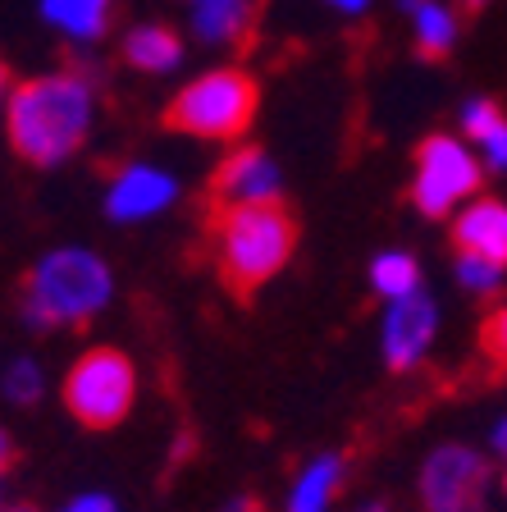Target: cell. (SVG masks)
I'll list each match as a JSON object with an SVG mask.
<instances>
[{
	"label": "cell",
	"mask_w": 507,
	"mask_h": 512,
	"mask_svg": "<svg viewBox=\"0 0 507 512\" xmlns=\"http://www.w3.org/2000/svg\"><path fill=\"white\" fill-rule=\"evenodd\" d=\"M92 83L83 74H42L28 78L10 92L5 106V133L19 160L28 165H60L83 147L87 128H92Z\"/></svg>",
	"instance_id": "6da1fadb"
},
{
	"label": "cell",
	"mask_w": 507,
	"mask_h": 512,
	"mask_svg": "<svg viewBox=\"0 0 507 512\" xmlns=\"http://www.w3.org/2000/svg\"><path fill=\"white\" fill-rule=\"evenodd\" d=\"M206 238H211V261L220 284L238 298H252L256 288L270 284L293 261L297 224L279 202L215 206L206 220Z\"/></svg>",
	"instance_id": "7a4b0ae2"
},
{
	"label": "cell",
	"mask_w": 507,
	"mask_h": 512,
	"mask_svg": "<svg viewBox=\"0 0 507 512\" xmlns=\"http://www.w3.org/2000/svg\"><path fill=\"white\" fill-rule=\"evenodd\" d=\"M115 298V275L87 247H55L23 275L19 311L32 330H78L92 325Z\"/></svg>",
	"instance_id": "3957f363"
},
{
	"label": "cell",
	"mask_w": 507,
	"mask_h": 512,
	"mask_svg": "<svg viewBox=\"0 0 507 512\" xmlns=\"http://www.w3.org/2000/svg\"><path fill=\"white\" fill-rule=\"evenodd\" d=\"M503 480L489 448L444 439L416 467V512H498Z\"/></svg>",
	"instance_id": "277c9868"
},
{
	"label": "cell",
	"mask_w": 507,
	"mask_h": 512,
	"mask_svg": "<svg viewBox=\"0 0 507 512\" xmlns=\"http://www.w3.org/2000/svg\"><path fill=\"white\" fill-rule=\"evenodd\" d=\"M256 106H261V87L243 69H211V74L192 78L165 110V128L188 133L206 142H238L252 128Z\"/></svg>",
	"instance_id": "5b68a950"
},
{
	"label": "cell",
	"mask_w": 507,
	"mask_h": 512,
	"mask_svg": "<svg viewBox=\"0 0 507 512\" xmlns=\"http://www.w3.org/2000/svg\"><path fill=\"white\" fill-rule=\"evenodd\" d=\"M60 398L78 426L87 430H115L133 403H138V366L124 348L96 343L78 352L60 380Z\"/></svg>",
	"instance_id": "8992f818"
},
{
	"label": "cell",
	"mask_w": 507,
	"mask_h": 512,
	"mask_svg": "<svg viewBox=\"0 0 507 512\" xmlns=\"http://www.w3.org/2000/svg\"><path fill=\"white\" fill-rule=\"evenodd\" d=\"M480 188V160L448 133H434L416 151V179H412V202L421 215L439 220L453 206H462L471 192Z\"/></svg>",
	"instance_id": "52a82bcc"
},
{
	"label": "cell",
	"mask_w": 507,
	"mask_h": 512,
	"mask_svg": "<svg viewBox=\"0 0 507 512\" xmlns=\"http://www.w3.org/2000/svg\"><path fill=\"white\" fill-rule=\"evenodd\" d=\"M434 339H439V307H434L430 293H407L398 302H384L380 352L389 371H398V375L421 371Z\"/></svg>",
	"instance_id": "ba28073f"
},
{
	"label": "cell",
	"mask_w": 507,
	"mask_h": 512,
	"mask_svg": "<svg viewBox=\"0 0 507 512\" xmlns=\"http://www.w3.org/2000/svg\"><path fill=\"white\" fill-rule=\"evenodd\" d=\"M206 202L215 206H256V202H279V170L275 160L256 147H238L215 165Z\"/></svg>",
	"instance_id": "9c48e42d"
},
{
	"label": "cell",
	"mask_w": 507,
	"mask_h": 512,
	"mask_svg": "<svg viewBox=\"0 0 507 512\" xmlns=\"http://www.w3.org/2000/svg\"><path fill=\"white\" fill-rule=\"evenodd\" d=\"M343 485H348V458L325 448L293 471L284 499H279V512H338Z\"/></svg>",
	"instance_id": "30bf717a"
},
{
	"label": "cell",
	"mask_w": 507,
	"mask_h": 512,
	"mask_svg": "<svg viewBox=\"0 0 507 512\" xmlns=\"http://www.w3.org/2000/svg\"><path fill=\"white\" fill-rule=\"evenodd\" d=\"M169 202H174V183H169V174L151 170V165H124V170L110 174V192H106L110 220L119 224L151 220Z\"/></svg>",
	"instance_id": "8fae6325"
},
{
	"label": "cell",
	"mask_w": 507,
	"mask_h": 512,
	"mask_svg": "<svg viewBox=\"0 0 507 512\" xmlns=\"http://www.w3.org/2000/svg\"><path fill=\"white\" fill-rule=\"evenodd\" d=\"M453 247L457 256H485L494 266H507V202L476 197L462 206L453 220Z\"/></svg>",
	"instance_id": "7c38bea8"
},
{
	"label": "cell",
	"mask_w": 507,
	"mask_h": 512,
	"mask_svg": "<svg viewBox=\"0 0 507 512\" xmlns=\"http://www.w3.org/2000/svg\"><path fill=\"white\" fill-rule=\"evenodd\" d=\"M124 60L133 69H142V74H165V69H174L183 60L179 32L165 28V23H142V28H133L124 37Z\"/></svg>",
	"instance_id": "4fadbf2b"
},
{
	"label": "cell",
	"mask_w": 507,
	"mask_h": 512,
	"mask_svg": "<svg viewBox=\"0 0 507 512\" xmlns=\"http://www.w3.org/2000/svg\"><path fill=\"white\" fill-rule=\"evenodd\" d=\"M42 14L60 32H69L78 42H92L115 19V0H42Z\"/></svg>",
	"instance_id": "5bb4252c"
},
{
	"label": "cell",
	"mask_w": 507,
	"mask_h": 512,
	"mask_svg": "<svg viewBox=\"0 0 507 512\" xmlns=\"http://www.w3.org/2000/svg\"><path fill=\"white\" fill-rule=\"evenodd\" d=\"M192 28L201 42H238L252 28V0H192Z\"/></svg>",
	"instance_id": "9a60e30c"
},
{
	"label": "cell",
	"mask_w": 507,
	"mask_h": 512,
	"mask_svg": "<svg viewBox=\"0 0 507 512\" xmlns=\"http://www.w3.org/2000/svg\"><path fill=\"white\" fill-rule=\"evenodd\" d=\"M407 14H412V28H416V51L425 60H444L457 42L453 10L439 5V0H407Z\"/></svg>",
	"instance_id": "2e32d148"
},
{
	"label": "cell",
	"mask_w": 507,
	"mask_h": 512,
	"mask_svg": "<svg viewBox=\"0 0 507 512\" xmlns=\"http://www.w3.org/2000/svg\"><path fill=\"white\" fill-rule=\"evenodd\" d=\"M462 128L471 133V142H480L494 170H507V115L494 101H471L462 110Z\"/></svg>",
	"instance_id": "e0dca14e"
},
{
	"label": "cell",
	"mask_w": 507,
	"mask_h": 512,
	"mask_svg": "<svg viewBox=\"0 0 507 512\" xmlns=\"http://www.w3.org/2000/svg\"><path fill=\"white\" fill-rule=\"evenodd\" d=\"M370 288L384 302H398L407 293H421V266L412 252H380L370 261Z\"/></svg>",
	"instance_id": "ac0fdd59"
},
{
	"label": "cell",
	"mask_w": 507,
	"mask_h": 512,
	"mask_svg": "<svg viewBox=\"0 0 507 512\" xmlns=\"http://www.w3.org/2000/svg\"><path fill=\"white\" fill-rule=\"evenodd\" d=\"M0 394H5V403H14V407L42 403V394H46L42 362H37V357H14V362L0 371Z\"/></svg>",
	"instance_id": "d6986e66"
},
{
	"label": "cell",
	"mask_w": 507,
	"mask_h": 512,
	"mask_svg": "<svg viewBox=\"0 0 507 512\" xmlns=\"http://www.w3.org/2000/svg\"><path fill=\"white\" fill-rule=\"evenodd\" d=\"M453 275H457V284H462L466 293H476V298H494L507 284V266H494L485 256H457Z\"/></svg>",
	"instance_id": "ffe728a7"
},
{
	"label": "cell",
	"mask_w": 507,
	"mask_h": 512,
	"mask_svg": "<svg viewBox=\"0 0 507 512\" xmlns=\"http://www.w3.org/2000/svg\"><path fill=\"white\" fill-rule=\"evenodd\" d=\"M480 348H485V357L494 366H507V302H498V307L489 311L485 330H480Z\"/></svg>",
	"instance_id": "44dd1931"
},
{
	"label": "cell",
	"mask_w": 507,
	"mask_h": 512,
	"mask_svg": "<svg viewBox=\"0 0 507 512\" xmlns=\"http://www.w3.org/2000/svg\"><path fill=\"white\" fill-rule=\"evenodd\" d=\"M55 512H124V503H119L110 490H78V494H69Z\"/></svg>",
	"instance_id": "7402d4cb"
},
{
	"label": "cell",
	"mask_w": 507,
	"mask_h": 512,
	"mask_svg": "<svg viewBox=\"0 0 507 512\" xmlns=\"http://www.w3.org/2000/svg\"><path fill=\"white\" fill-rule=\"evenodd\" d=\"M485 448H489V458L503 467V462H507V412L494 416V426H489V444H485Z\"/></svg>",
	"instance_id": "603a6c76"
},
{
	"label": "cell",
	"mask_w": 507,
	"mask_h": 512,
	"mask_svg": "<svg viewBox=\"0 0 507 512\" xmlns=\"http://www.w3.org/2000/svg\"><path fill=\"white\" fill-rule=\"evenodd\" d=\"M10 467H14V435L5 430V421H0V480L10 476Z\"/></svg>",
	"instance_id": "cb8c5ba5"
},
{
	"label": "cell",
	"mask_w": 507,
	"mask_h": 512,
	"mask_svg": "<svg viewBox=\"0 0 507 512\" xmlns=\"http://www.w3.org/2000/svg\"><path fill=\"white\" fill-rule=\"evenodd\" d=\"M343 512H393V508H389V499H380V494H370V499H357L352 508H343Z\"/></svg>",
	"instance_id": "d4e9b609"
},
{
	"label": "cell",
	"mask_w": 507,
	"mask_h": 512,
	"mask_svg": "<svg viewBox=\"0 0 507 512\" xmlns=\"http://www.w3.org/2000/svg\"><path fill=\"white\" fill-rule=\"evenodd\" d=\"M215 512H261L256 508V499H247V494H238V499H229V503H220Z\"/></svg>",
	"instance_id": "484cf974"
},
{
	"label": "cell",
	"mask_w": 507,
	"mask_h": 512,
	"mask_svg": "<svg viewBox=\"0 0 507 512\" xmlns=\"http://www.w3.org/2000/svg\"><path fill=\"white\" fill-rule=\"evenodd\" d=\"M10 92H14V87H10V69L0 64V110L10 106Z\"/></svg>",
	"instance_id": "4316f807"
},
{
	"label": "cell",
	"mask_w": 507,
	"mask_h": 512,
	"mask_svg": "<svg viewBox=\"0 0 507 512\" xmlns=\"http://www.w3.org/2000/svg\"><path fill=\"white\" fill-rule=\"evenodd\" d=\"M0 512H42V508H37V503H23V499H5Z\"/></svg>",
	"instance_id": "83f0119b"
},
{
	"label": "cell",
	"mask_w": 507,
	"mask_h": 512,
	"mask_svg": "<svg viewBox=\"0 0 507 512\" xmlns=\"http://www.w3.org/2000/svg\"><path fill=\"white\" fill-rule=\"evenodd\" d=\"M329 5H334V10H348V14H361L370 0H329Z\"/></svg>",
	"instance_id": "f1b7e54d"
},
{
	"label": "cell",
	"mask_w": 507,
	"mask_h": 512,
	"mask_svg": "<svg viewBox=\"0 0 507 512\" xmlns=\"http://www.w3.org/2000/svg\"><path fill=\"white\" fill-rule=\"evenodd\" d=\"M457 5H462V10H480V5H485V0H457Z\"/></svg>",
	"instance_id": "f546056e"
},
{
	"label": "cell",
	"mask_w": 507,
	"mask_h": 512,
	"mask_svg": "<svg viewBox=\"0 0 507 512\" xmlns=\"http://www.w3.org/2000/svg\"><path fill=\"white\" fill-rule=\"evenodd\" d=\"M498 480H503V499H507V462L498 467Z\"/></svg>",
	"instance_id": "4dcf8cb0"
},
{
	"label": "cell",
	"mask_w": 507,
	"mask_h": 512,
	"mask_svg": "<svg viewBox=\"0 0 507 512\" xmlns=\"http://www.w3.org/2000/svg\"><path fill=\"white\" fill-rule=\"evenodd\" d=\"M5 499H10V494H5V480H0V503H5Z\"/></svg>",
	"instance_id": "1f68e13d"
}]
</instances>
